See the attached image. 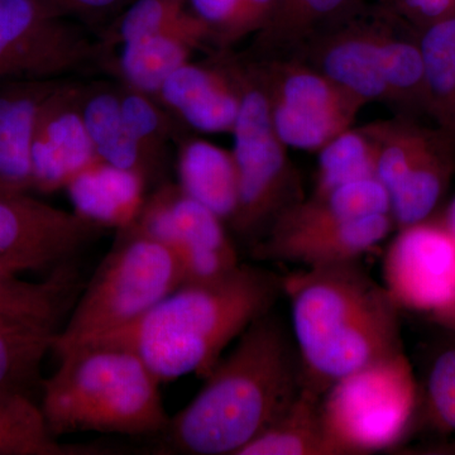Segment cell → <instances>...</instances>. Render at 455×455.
<instances>
[{"mask_svg":"<svg viewBox=\"0 0 455 455\" xmlns=\"http://www.w3.org/2000/svg\"><path fill=\"white\" fill-rule=\"evenodd\" d=\"M64 79L0 84V188L33 190L32 142L42 104Z\"/></svg>","mask_w":455,"mask_h":455,"instance_id":"e0dca14e","label":"cell"},{"mask_svg":"<svg viewBox=\"0 0 455 455\" xmlns=\"http://www.w3.org/2000/svg\"><path fill=\"white\" fill-rule=\"evenodd\" d=\"M444 226L448 228L449 232L451 233V235L455 238V197L453 202L449 204L445 212H443L442 217H440Z\"/></svg>","mask_w":455,"mask_h":455,"instance_id":"f35d334b","label":"cell"},{"mask_svg":"<svg viewBox=\"0 0 455 455\" xmlns=\"http://www.w3.org/2000/svg\"><path fill=\"white\" fill-rule=\"evenodd\" d=\"M427 421L443 433L455 431V341L440 347L429 362L423 388Z\"/></svg>","mask_w":455,"mask_h":455,"instance_id":"d6a6232c","label":"cell"},{"mask_svg":"<svg viewBox=\"0 0 455 455\" xmlns=\"http://www.w3.org/2000/svg\"><path fill=\"white\" fill-rule=\"evenodd\" d=\"M254 62L272 124L287 148L319 152L366 107L301 57L266 55Z\"/></svg>","mask_w":455,"mask_h":455,"instance_id":"9c48e42d","label":"cell"},{"mask_svg":"<svg viewBox=\"0 0 455 455\" xmlns=\"http://www.w3.org/2000/svg\"><path fill=\"white\" fill-rule=\"evenodd\" d=\"M277 2L278 0H242L238 18L230 35L229 46L247 36L262 32L274 16Z\"/></svg>","mask_w":455,"mask_h":455,"instance_id":"8d00e7d4","label":"cell"},{"mask_svg":"<svg viewBox=\"0 0 455 455\" xmlns=\"http://www.w3.org/2000/svg\"><path fill=\"white\" fill-rule=\"evenodd\" d=\"M82 112L98 160L139 173L147 185L167 181L125 125L118 82L83 84Z\"/></svg>","mask_w":455,"mask_h":455,"instance_id":"d6986e66","label":"cell"},{"mask_svg":"<svg viewBox=\"0 0 455 455\" xmlns=\"http://www.w3.org/2000/svg\"><path fill=\"white\" fill-rule=\"evenodd\" d=\"M315 188L313 194L325 193L331 188L376 179L379 139L374 122L363 127L348 128L319 152Z\"/></svg>","mask_w":455,"mask_h":455,"instance_id":"4dcf8cb0","label":"cell"},{"mask_svg":"<svg viewBox=\"0 0 455 455\" xmlns=\"http://www.w3.org/2000/svg\"><path fill=\"white\" fill-rule=\"evenodd\" d=\"M302 386L323 394L347 374L403 352L398 307L358 260L283 276Z\"/></svg>","mask_w":455,"mask_h":455,"instance_id":"7a4b0ae2","label":"cell"},{"mask_svg":"<svg viewBox=\"0 0 455 455\" xmlns=\"http://www.w3.org/2000/svg\"><path fill=\"white\" fill-rule=\"evenodd\" d=\"M100 229L29 193L0 194V263L18 275L68 262Z\"/></svg>","mask_w":455,"mask_h":455,"instance_id":"7c38bea8","label":"cell"},{"mask_svg":"<svg viewBox=\"0 0 455 455\" xmlns=\"http://www.w3.org/2000/svg\"><path fill=\"white\" fill-rule=\"evenodd\" d=\"M132 226L175 254L184 283L214 280L239 265L226 223L179 184L164 181L156 187Z\"/></svg>","mask_w":455,"mask_h":455,"instance_id":"30bf717a","label":"cell"},{"mask_svg":"<svg viewBox=\"0 0 455 455\" xmlns=\"http://www.w3.org/2000/svg\"><path fill=\"white\" fill-rule=\"evenodd\" d=\"M320 398L302 386L287 409L238 455H344L326 430Z\"/></svg>","mask_w":455,"mask_h":455,"instance_id":"cb8c5ba5","label":"cell"},{"mask_svg":"<svg viewBox=\"0 0 455 455\" xmlns=\"http://www.w3.org/2000/svg\"><path fill=\"white\" fill-rule=\"evenodd\" d=\"M427 110L436 125L455 136V17L419 33Z\"/></svg>","mask_w":455,"mask_h":455,"instance_id":"f546056e","label":"cell"},{"mask_svg":"<svg viewBox=\"0 0 455 455\" xmlns=\"http://www.w3.org/2000/svg\"><path fill=\"white\" fill-rule=\"evenodd\" d=\"M241 109L232 134L238 173V206L229 226L253 245L275 220L302 199L298 172L272 124L267 97L254 60L236 57Z\"/></svg>","mask_w":455,"mask_h":455,"instance_id":"8992f818","label":"cell"},{"mask_svg":"<svg viewBox=\"0 0 455 455\" xmlns=\"http://www.w3.org/2000/svg\"><path fill=\"white\" fill-rule=\"evenodd\" d=\"M184 283L175 254L133 226L118 230L112 250L73 307L53 343L56 355L136 322Z\"/></svg>","mask_w":455,"mask_h":455,"instance_id":"5b68a950","label":"cell"},{"mask_svg":"<svg viewBox=\"0 0 455 455\" xmlns=\"http://www.w3.org/2000/svg\"><path fill=\"white\" fill-rule=\"evenodd\" d=\"M41 382V411L55 438L74 433L161 436L170 424L161 381L136 352L88 341L59 353Z\"/></svg>","mask_w":455,"mask_h":455,"instance_id":"277c9868","label":"cell"},{"mask_svg":"<svg viewBox=\"0 0 455 455\" xmlns=\"http://www.w3.org/2000/svg\"><path fill=\"white\" fill-rule=\"evenodd\" d=\"M364 0H278L274 16L257 35L260 56L300 49L317 33L355 17Z\"/></svg>","mask_w":455,"mask_h":455,"instance_id":"484cf974","label":"cell"},{"mask_svg":"<svg viewBox=\"0 0 455 455\" xmlns=\"http://www.w3.org/2000/svg\"><path fill=\"white\" fill-rule=\"evenodd\" d=\"M190 33L211 44V33L188 5V0H133L98 35L108 55L124 42L156 33Z\"/></svg>","mask_w":455,"mask_h":455,"instance_id":"f1b7e54d","label":"cell"},{"mask_svg":"<svg viewBox=\"0 0 455 455\" xmlns=\"http://www.w3.org/2000/svg\"><path fill=\"white\" fill-rule=\"evenodd\" d=\"M0 194H8V191L3 190V188H0Z\"/></svg>","mask_w":455,"mask_h":455,"instance_id":"ab89813d","label":"cell"},{"mask_svg":"<svg viewBox=\"0 0 455 455\" xmlns=\"http://www.w3.org/2000/svg\"><path fill=\"white\" fill-rule=\"evenodd\" d=\"M146 180L139 173L98 160L70 182L74 212L100 228L124 229L139 217L146 200Z\"/></svg>","mask_w":455,"mask_h":455,"instance_id":"ffe728a7","label":"cell"},{"mask_svg":"<svg viewBox=\"0 0 455 455\" xmlns=\"http://www.w3.org/2000/svg\"><path fill=\"white\" fill-rule=\"evenodd\" d=\"M112 451L57 442L35 398L0 392V455H104Z\"/></svg>","mask_w":455,"mask_h":455,"instance_id":"4316f807","label":"cell"},{"mask_svg":"<svg viewBox=\"0 0 455 455\" xmlns=\"http://www.w3.org/2000/svg\"><path fill=\"white\" fill-rule=\"evenodd\" d=\"M209 41L190 33H156L124 42L108 56L106 73L116 82L157 97L173 71L190 61Z\"/></svg>","mask_w":455,"mask_h":455,"instance_id":"7402d4cb","label":"cell"},{"mask_svg":"<svg viewBox=\"0 0 455 455\" xmlns=\"http://www.w3.org/2000/svg\"><path fill=\"white\" fill-rule=\"evenodd\" d=\"M241 3L242 0H188L191 13L208 28L212 42L220 50L229 47Z\"/></svg>","mask_w":455,"mask_h":455,"instance_id":"d590c367","label":"cell"},{"mask_svg":"<svg viewBox=\"0 0 455 455\" xmlns=\"http://www.w3.org/2000/svg\"><path fill=\"white\" fill-rule=\"evenodd\" d=\"M59 331L0 322V392L33 397L41 390V366Z\"/></svg>","mask_w":455,"mask_h":455,"instance_id":"83f0119b","label":"cell"},{"mask_svg":"<svg viewBox=\"0 0 455 455\" xmlns=\"http://www.w3.org/2000/svg\"><path fill=\"white\" fill-rule=\"evenodd\" d=\"M49 7L86 28L109 26L133 0H44ZM101 29V31H103Z\"/></svg>","mask_w":455,"mask_h":455,"instance_id":"e575fe53","label":"cell"},{"mask_svg":"<svg viewBox=\"0 0 455 455\" xmlns=\"http://www.w3.org/2000/svg\"><path fill=\"white\" fill-rule=\"evenodd\" d=\"M202 390L170 419L161 435L166 453L238 455L302 388L292 333L269 311L239 335Z\"/></svg>","mask_w":455,"mask_h":455,"instance_id":"6da1fadb","label":"cell"},{"mask_svg":"<svg viewBox=\"0 0 455 455\" xmlns=\"http://www.w3.org/2000/svg\"><path fill=\"white\" fill-rule=\"evenodd\" d=\"M156 98L181 124L204 133H232L242 100L236 57L220 50L206 61L180 66Z\"/></svg>","mask_w":455,"mask_h":455,"instance_id":"9a60e30c","label":"cell"},{"mask_svg":"<svg viewBox=\"0 0 455 455\" xmlns=\"http://www.w3.org/2000/svg\"><path fill=\"white\" fill-rule=\"evenodd\" d=\"M283 295V276L239 263L214 280L182 283L136 322L89 341L133 350L161 383L206 379L228 344Z\"/></svg>","mask_w":455,"mask_h":455,"instance_id":"3957f363","label":"cell"},{"mask_svg":"<svg viewBox=\"0 0 455 455\" xmlns=\"http://www.w3.org/2000/svg\"><path fill=\"white\" fill-rule=\"evenodd\" d=\"M381 8L416 33L455 17V0H385Z\"/></svg>","mask_w":455,"mask_h":455,"instance_id":"836d02e7","label":"cell"},{"mask_svg":"<svg viewBox=\"0 0 455 455\" xmlns=\"http://www.w3.org/2000/svg\"><path fill=\"white\" fill-rule=\"evenodd\" d=\"M83 83L64 79L42 104L32 142L33 190L55 193L98 161L82 112Z\"/></svg>","mask_w":455,"mask_h":455,"instance_id":"5bb4252c","label":"cell"},{"mask_svg":"<svg viewBox=\"0 0 455 455\" xmlns=\"http://www.w3.org/2000/svg\"><path fill=\"white\" fill-rule=\"evenodd\" d=\"M176 170L179 187L230 224L238 206V173L232 151L185 137L178 142Z\"/></svg>","mask_w":455,"mask_h":455,"instance_id":"603a6c76","label":"cell"},{"mask_svg":"<svg viewBox=\"0 0 455 455\" xmlns=\"http://www.w3.org/2000/svg\"><path fill=\"white\" fill-rule=\"evenodd\" d=\"M394 229L390 212L368 215L302 235L263 238L253 245V256L305 267L352 262L385 241Z\"/></svg>","mask_w":455,"mask_h":455,"instance_id":"2e32d148","label":"cell"},{"mask_svg":"<svg viewBox=\"0 0 455 455\" xmlns=\"http://www.w3.org/2000/svg\"><path fill=\"white\" fill-rule=\"evenodd\" d=\"M122 116L133 139L163 175H166L170 146L182 139L181 123L157 98L118 82Z\"/></svg>","mask_w":455,"mask_h":455,"instance_id":"1f68e13d","label":"cell"},{"mask_svg":"<svg viewBox=\"0 0 455 455\" xmlns=\"http://www.w3.org/2000/svg\"><path fill=\"white\" fill-rule=\"evenodd\" d=\"M383 284L398 309L429 314L455 305V238L439 218L397 229L383 259Z\"/></svg>","mask_w":455,"mask_h":455,"instance_id":"8fae6325","label":"cell"},{"mask_svg":"<svg viewBox=\"0 0 455 455\" xmlns=\"http://www.w3.org/2000/svg\"><path fill=\"white\" fill-rule=\"evenodd\" d=\"M455 171V136L429 127L423 145L390 196L396 229L434 217Z\"/></svg>","mask_w":455,"mask_h":455,"instance_id":"ac0fdd59","label":"cell"},{"mask_svg":"<svg viewBox=\"0 0 455 455\" xmlns=\"http://www.w3.org/2000/svg\"><path fill=\"white\" fill-rule=\"evenodd\" d=\"M379 12H362L339 25L317 33L293 52L340 89L367 106L390 104L383 73Z\"/></svg>","mask_w":455,"mask_h":455,"instance_id":"4fadbf2b","label":"cell"},{"mask_svg":"<svg viewBox=\"0 0 455 455\" xmlns=\"http://www.w3.org/2000/svg\"><path fill=\"white\" fill-rule=\"evenodd\" d=\"M77 269L71 260L51 269L40 283L0 276V322L44 326L60 331V320L77 292Z\"/></svg>","mask_w":455,"mask_h":455,"instance_id":"d4e9b609","label":"cell"},{"mask_svg":"<svg viewBox=\"0 0 455 455\" xmlns=\"http://www.w3.org/2000/svg\"><path fill=\"white\" fill-rule=\"evenodd\" d=\"M419 386L405 352L347 374L320 398L329 435L344 455L394 448L418 410Z\"/></svg>","mask_w":455,"mask_h":455,"instance_id":"52a82bcc","label":"cell"},{"mask_svg":"<svg viewBox=\"0 0 455 455\" xmlns=\"http://www.w3.org/2000/svg\"><path fill=\"white\" fill-rule=\"evenodd\" d=\"M430 319H433L436 324L455 333V305L451 309L438 314V315L431 316Z\"/></svg>","mask_w":455,"mask_h":455,"instance_id":"74e56055","label":"cell"},{"mask_svg":"<svg viewBox=\"0 0 455 455\" xmlns=\"http://www.w3.org/2000/svg\"><path fill=\"white\" fill-rule=\"evenodd\" d=\"M383 212L391 214L387 190L377 179L359 180L325 193L302 197L300 202L287 208L275 220L263 238L302 235L343 221Z\"/></svg>","mask_w":455,"mask_h":455,"instance_id":"44dd1931","label":"cell"},{"mask_svg":"<svg viewBox=\"0 0 455 455\" xmlns=\"http://www.w3.org/2000/svg\"><path fill=\"white\" fill-rule=\"evenodd\" d=\"M107 59L98 36L44 0H0V84L104 71Z\"/></svg>","mask_w":455,"mask_h":455,"instance_id":"ba28073f","label":"cell"}]
</instances>
